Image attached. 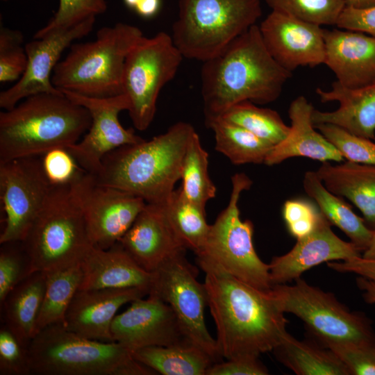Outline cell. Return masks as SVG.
I'll use <instances>...</instances> for the list:
<instances>
[{"label":"cell","instance_id":"obj_1","mask_svg":"<svg viewBox=\"0 0 375 375\" xmlns=\"http://www.w3.org/2000/svg\"><path fill=\"white\" fill-rule=\"evenodd\" d=\"M205 274L208 306L221 356L226 360L259 358L272 351L288 333L289 322L272 290H260L219 272Z\"/></svg>","mask_w":375,"mask_h":375},{"label":"cell","instance_id":"obj_2","mask_svg":"<svg viewBox=\"0 0 375 375\" xmlns=\"http://www.w3.org/2000/svg\"><path fill=\"white\" fill-rule=\"evenodd\" d=\"M203 62L205 122L220 117L242 101L259 104L274 101L292 74L271 56L256 24Z\"/></svg>","mask_w":375,"mask_h":375},{"label":"cell","instance_id":"obj_3","mask_svg":"<svg viewBox=\"0 0 375 375\" xmlns=\"http://www.w3.org/2000/svg\"><path fill=\"white\" fill-rule=\"evenodd\" d=\"M189 123L178 122L151 140L127 144L106 154L97 181L142 198L162 203L175 190L188 144L195 133Z\"/></svg>","mask_w":375,"mask_h":375},{"label":"cell","instance_id":"obj_4","mask_svg":"<svg viewBox=\"0 0 375 375\" xmlns=\"http://www.w3.org/2000/svg\"><path fill=\"white\" fill-rule=\"evenodd\" d=\"M90 124L89 111L63 92L30 96L0 112V162L67 148Z\"/></svg>","mask_w":375,"mask_h":375},{"label":"cell","instance_id":"obj_5","mask_svg":"<svg viewBox=\"0 0 375 375\" xmlns=\"http://www.w3.org/2000/svg\"><path fill=\"white\" fill-rule=\"evenodd\" d=\"M29 375H155L116 342L90 340L64 323L38 332L27 348Z\"/></svg>","mask_w":375,"mask_h":375},{"label":"cell","instance_id":"obj_6","mask_svg":"<svg viewBox=\"0 0 375 375\" xmlns=\"http://www.w3.org/2000/svg\"><path fill=\"white\" fill-rule=\"evenodd\" d=\"M144 36L138 27L126 23L100 28L94 40L70 46L53 72V85L90 97L122 94L126 58Z\"/></svg>","mask_w":375,"mask_h":375},{"label":"cell","instance_id":"obj_7","mask_svg":"<svg viewBox=\"0 0 375 375\" xmlns=\"http://www.w3.org/2000/svg\"><path fill=\"white\" fill-rule=\"evenodd\" d=\"M232 190L227 206L219 214L196 260L204 272L228 274L256 289L270 292L273 287L269 264L257 254L253 242V224L240 218L239 200L252 181L244 173L231 177Z\"/></svg>","mask_w":375,"mask_h":375},{"label":"cell","instance_id":"obj_8","mask_svg":"<svg viewBox=\"0 0 375 375\" xmlns=\"http://www.w3.org/2000/svg\"><path fill=\"white\" fill-rule=\"evenodd\" d=\"M22 242L35 271L47 273L81 263L93 246L71 184L51 185Z\"/></svg>","mask_w":375,"mask_h":375},{"label":"cell","instance_id":"obj_9","mask_svg":"<svg viewBox=\"0 0 375 375\" xmlns=\"http://www.w3.org/2000/svg\"><path fill=\"white\" fill-rule=\"evenodd\" d=\"M172 39L183 57L204 62L256 24L261 0H179Z\"/></svg>","mask_w":375,"mask_h":375},{"label":"cell","instance_id":"obj_10","mask_svg":"<svg viewBox=\"0 0 375 375\" xmlns=\"http://www.w3.org/2000/svg\"><path fill=\"white\" fill-rule=\"evenodd\" d=\"M271 292L280 309L299 318L321 344L375 342L372 321L365 314L350 310L333 294L301 277L294 285H274Z\"/></svg>","mask_w":375,"mask_h":375},{"label":"cell","instance_id":"obj_11","mask_svg":"<svg viewBox=\"0 0 375 375\" xmlns=\"http://www.w3.org/2000/svg\"><path fill=\"white\" fill-rule=\"evenodd\" d=\"M183 58L172 37L163 31L144 36L129 52L122 93L128 99V112L136 129L144 131L153 122L159 94L174 78Z\"/></svg>","mask_w":375,"mask_h":375},{"label":"cell","instance_id":"obj_12","mask_svg":"<svg viewBox=\"0 0 375 375\" xmlns=\"http://www.w3.org/2000/svg\"><path fill=\"white\" fill-rule=\"evenodd\" d=\"M186 250L166 260L152 272L148 295L167 303L175 313L190 344L209 354L215 362L222 361L216 339L207 329L205 310L208 306L204 283L197 278L198 271L185 257Z\"/></svg>","mask_w":375,"mask_h":375},{"label":"cell","instance_id":"obj_13","mask_svg":"<svg viewBox=\"0 0 375 375\" xmlns=\"http://www.w3.org/2000/svg\"><path fill=\"white\" fill-rule=\"evenodd\" d=\"M71 187L92 246L103 249L119 241L147 204L138 196L99 183L85 170Z\"/></svg>","mask_w":375,"mask_h":375},{"label":"cell","instance_id":"obj_14","mask_svg":"<svg viewBox=\"0 0 375 375\" xmlns=\"http://www.w3.org/2000/svg\"><path fill=\"white\" fill-rule=\"evenodd\" d=\"M51 188L41 156L0 162V199L5 214L0 244L24 239Z\"/></svg>","mask_w":375,"mask_h":375},{"label":"cell","instance_id":"obj_15","mask_svg":"<svg viewBox=\"0 0 375 375\" xmlns=\"http://www.w3.org/2000/svg\"><path fill=\"white\" fill-rule=\"evenodd\" d=\"M76 103L85 107L91 116V124L83 138L67 149L86 172L98 175L103 157L113 150L144 140L131 128H125L118 116L128 110L129 101L124 94L109 97H90L62 92Z\"/></svg>","mask_w":375,"mask_h":375},{"label":"cell","instance_id":"obj_16","mask_svg":"<svg viewBox=\"0 0 375 375\" xmlns=\"http://www.w3.org/2000/svg\"><path fill=\"white\" fill-rule=\"evenodd\" d=\"M96 17H92L72 28L45 34L26 44V69L20 78L0 93V107L10 110L23 99L38 94H60L52 83L53 72L65 49L75 40L90 33Z\"/></svg>","mask_w":375,"mask_h":375},{"label":"cell","instance_id":"obj_17","mask_svg":"<svg viewBox=\"0 0 375 375\" xmlns=\"http://www.w3.org/2000/svg\"><path fill=\"white\" fill-rule=\"evenodd\" d=\"M114 318L111 333L114 342L131 351L147 347L190 344L171 307L149 295L138 299Z\"/></svg>","mask_w":375,"mask_h":375},{"label":"cell","instance_id":"obj_18","mask_svg":"<svg viewBox=\"0 0 375 375\" xmlns=\"http://www.w3.org/2000/svg\"><path fill=\"white\" fill-rule=\"evenodd\" d=\"M263 42L285 69L324 64V28L316 24L272 11L258 26Z\"/></svg>","mask_w":375,"mask_h":375},{"label":"cell","instance_id":"obj_19","mask_svg":"<svg viewBox=\"0 0 375 375\" xmlns=\"http://www.w3.org/2000/svg\"><path fill=\"white\" fill-rule=\"evenodd\" d=\"M323 215L316 229L297 240L287 253L274 256L269 264L272 285L285 284L300 278L307 270L323 262L362 256L351 242L340 239Z\"/></svg>","mask_w":375,"mask_h":375},{"label":"cell","instance_id":"obj_20","mask_svg":"<svg viewBox=\"0 0 375 375\" xmlns=\"http://www.w3.org/2000/svg\"><path fill=\"white\" fill-rule=\"evenodd\" d=\"M147 294V290L138 288L78 290L68 307L64 324L84 338L114 342L111 325L118 310Z\"/></svg>","mask_w":375,"mask_h":375},{"label":"cell","instance_id":"obj_21","mask_svg":"<svg viewBox=\"0 0 375 375\" xmlns=\"http://www.w3.org/2000/svg\"><path fill=\"white\" fill-rule=\"evenodd\" d=\"M119 242L149 272L176 253L187 250L174 232L162 203H147Z\"/></svg>","mask_w":375,"mask_h":375},{"label":"cell","instance_id":"obj_22","mask_svg":"<svg viewBox=\"0 0 375 375\" xmlns=\"http://www.w3.org/2000/svg\"><path fill=\"white\" fill-rule=\"evenodd\" d=\"M324 64L345 88L375 83V38L347 29H324Z\"/></svg>","mask_w":375,"mask_h":375},{"label":"cell","instance_id":"obj_23","mask_svg":"<svg viewBox=\"0 0 375 375\" xmlns=\"http://www.w3.org/2000/svg\"><path fill=\"white\" fill-rule=\"evenodd\" d=\"M81 267L78 290L138 288L149 292L152 272L140 267L119 242L105 249L93 246Z\"/></svg>","mask_w":375,"mask_h":375},{"label":"cell","instance_id":"obj_24","mask_svg":"<svg viewBox=\"0 0 375 375\" xmlns=\"http://www.w3.org/2000/svg\"><path fill=\"white\" fill-rule=\"evenodd\" d=\"M303 96L290 103L288 115L291 121L286 138L274 145L264 164L273 166L293 157H306L320 162H341L344 158L331 143L316 128L312 121L314 110Z\"/></svg>","mask_w":375,"mask_h":375},{"label":"cell","instance_id":"obj_25","mask_svg":"<svg viewBox=\"0 0 375 375\" xmlns=\"http://www.w3.org/2000/svg\"><path fill=\"white\" fill-rule=\"evenodd\" d=\"M316 92L322 102L337 101L339 107L331 112L314 109L313 124H333L356 135L375 140V83L349 89L336 81L329 90L317 88Z\"/></svg>","mask_w":375,"mask_h":375},{"label":"cell","instance_id":"obj_26","mask_svg":"<svg viewBox=\"0 0 375 375\" xmlns=\"http://www.w3.org/2000/svg\"><path fill=\"white\" fill-rule=\"evenodd\" d=\"M316 173L327 190L348 199L361 212L368 227L375 229V165L326 161Z\"/></svg>","mask_w":375,"mask_h":375},{"label":"cell","instance_id":"obj_27","mask_svg":"<svg viewBox=\"0 0 375 375\" xmlns=\"http://www.w3.org/2000/svg\"><path fill=\"white\" fill-rule=\"evenodd\" d=\"M46 283V273L35 271L17 285L0 303L1 324L14 334L26 350L35 335Z\"/></svg>","mask_w":375,"mask_h":375},{"label":"cell","instance_id":"obj_28","mask_svg":"<svg viewBox=\"0 0 375 375\" xmlns=\"http://www.w3.org/2000/svg\"><path fill=\"white\" fill-rule=\"evenodd\" d=\"M272 352L297 375H350L338 356L315 338L299 340L288 332Z\"/></svg>","mask_w":375,"mask_h":375},{"label":"cell","instance_id":"obj_29","mask_svg":"<svg viewBox=\"0 0 375 375\" xmlns=\"http://www.w3.org/2000/svg\"><path fill=\"white\" fill-rule=\"evenodd\" d=\"M303 186L307 195L314 200L330 224L344 232L350 242L362 253L373 234V230L368 227L363 217L357 215L342 197L327 190L316 171L305 173Z\"/></svg>","mask_w":375,"mask_h":375},{"label":"cell","instance_id":"obj_30","mask_svg":"<svg viewBox=\"0 0 375 375\" xmlns=\"http://www.w3.org/2000/svg\"><path fill=\"white\" fill-rule=\"evenodd\" d=\"M131 353L137 361L162 375H206L215 362L206 352L190 344L147 347Z\"/></svg>","mask_w":375,"mask_h":375},{"label":"cell","instance_id":"obj_31","mask_svg":"<svg viewBox=\"0 0 375 375\" xmlns=\"http://www.w3.org/2000/svg\"><path fill=\"white\" fill-rule=\"evenodd\" d=\"M215 135V149L236 165L262 164L273 148L270 142L222 117L206 122Z\"/></svg>","mask_w":375,"mask_h":375},{"label":"cell","instance_id":"obj_32","mask_svg":"<svg viewBox=\"0 0 375 375\" xmlns=\"http://www.w3.org/2000/svg\"><path fill=\"white\" fill-rule=\"evenodd\" d=\"M162 205L179 241L186 249L197 253L203 246L210 227L205 209L188 200L181 188L175 189Z\"/></svg>","mask_w":375,"mask_h":375},{"label":"cell","instance_id":"obj_33","mask_svg":"<svg viewBox=\"0 0 375 375\" xmlns=\"http://www.w3.org/2000/svg\"><path fill=\"white\" fill-rule=\"evenodd\" d=\"M46 274V289L35 334L50 325L64 323L68 307L83 278L81 264Z\"/></svg>","mask_w":375,"mask_h":375},{"label":"cell","instance_id":"obj_34","mask_svg":"<svg viewBox=\"0 0 375 375\" xmlns=\"http://www.w3.org/2000/svg\"><path fill=\"white\" fill-rule=\"evenodd\" d=\"M181 191L190 201L205 209L207 202L216 195V187L208 174V153L202 147L199 135L191 138L183 157Z\"/></svg>","mask_w":375,"mask_h":375},{"label":"cell","instance_id":"obj_35","mask_svg":"<svg viewBox=\"0 0 375 375\" xmlns=\"http://www.w3.org/2000/svg\"><path fill=\"white\" fill-rule=\"evenodd\" d=\"M251 132L274 146L288 135V126L276 110L246 101L236 103L220 117Z\"/></svg>","mask_w":375,"mask_h":375},{"label":"cell","instance_id":"obj_36","mask_svg":"<svg viewBox=\"0 0 375 375\" xmlns=\"http://www.w3.org/2000/svg\"><path fill=\"white\" fill-rule=\"evenodd\" d=\"M272 11L322 25H335L346 0H265Z\"/></svg>","mask_w":375,"mask_h":375},{"label":"cell","instance_id":"obj_37","mask_svg":"<svg viewBox=\"0 0 375 375\" xmlns=\"http://www.w3.org/2000/svg\"><path fill=\"white\" fill-rule=\"evenodd\" d=\"M347 161L375 165V142L328 123L314 124Z\"/></svg>","mask_w":375,"mask_h":375},{"label":"cell","instance_id":"obj_38","mask_svg":"<svg viewBox=\"0 0 375 375\" xmlns=\"http://www.w3.org/2000/svg\"><path fill=\"white\" fill-rule=\"evenodd\" d=\"M35 271L22 241L1 244L0 303L17 285Z\"/></svg>","mask_w":375,"mask_h":375},{"label":"cell","instance_id":"obj_39","mask_svg":"<svg viewBox=\"0 0 375 375\" xmlns=\"http://www.w3.org/2000/svg\"><path fill=\"white\" fill-rule=\"evenodd\" d=\"M58 2L54 16L46 26L37 31L34 39L51 32L72 28L104 13L107 10L106 0H58Z\"/></svg>","mask_w":375,"mask_h":375},{"label":"cell","instance_id":"obj_40","mask_svg":"<svg viewBox=\"0 0 375 375\" xmlns=\"http://www.w3.org/2000/svg\"><path fill=\"white\" fill-rule=\"evenodd\" d=\"M23 41L20 31L1 26L0 82L18 81L24 74L28 58Z\"/></svg>","mask_w":375,"mask_h":375},{"label":"cell","instance_id":"obj_41","mask_svg":"<svg viewBox=\"0 0 375 375\" xmlns=\"http://www.w3.org/2000/svg\"><path fill=\"white\" fill-rule=\"evenodd\" d=\"M282 215L289 233L297 240L311 234L323 217L315 203L300 198L285 201Z\"/></svg>","mask_w":375,"mask_h":375},{"label":"cell","instance_id":"obj_42","mask_svg":"<svg viewBox=\"0 0 375 375\" xmlns=\"http://www.w3.org/2000/svg\"><path fill=\"white\" fill-rule=\"evenodd\" d=\"M350 375H375V342L365 343L327 342Z\"/></svg>","mask_w":375,"mask_h":375},{"label":"cell","instance_id":"obj_43","mask_svg":"<svg viewBox=\"0 0 375 375\" xmlns=\"http://www.w3.org/2000/svg\"><path fill=\"white\" fill-rule=\"evenodd\" d=\"M41 162L51 185H69L83 170L65 147L48 151L41 156Z\"/></svg>","mask_w":375,"mask_h":375},{"label":"cell","instance_id":"obj_44","mask_svg":"<svg viewBox=\"0 0 375 375\" xmlns=\"http://www.w3.org/2000/svg\"><path fill=\"white\" fill-rule=\"evenodd\" d=\"M0 374L29 375L26 350L3 324L0 328Z\"/></svg>","mask_w":375,"mask_h":375},{"label":"cell","instance_id":"obj_45","mask_svg":"<svg viewBox=\"0 0 375 375\" xmlns=\"http://www.w3.org/2000/svg\"><path fill=\"white\" fill-rule=\"evenodd\" d=\"M336 26L339 28L359 31L375 38V5L363 8L346 6Z\"/></svg>","mask_w":375,"mask_h":375},{"label":"cell","instance_id":"obj_46","mask_svg":"<svg viewBox=\"0 0 375 375\" xmlns=\"http://www.w3.org/2000/svg\"><path fill=\"white\" fill-rule=\"evenodd\" d=\"M267 368L259 358H245L213 363L206 375H267Z\"/></svg>","mask_w":375,"mask_h":375},{"label":"cell","instance_id":"obj_47","mask_svg":"<svg viewBox=\"0 0 375 375\" xmlns=\"http://www.w3.org/2000/svg\"><path fill=\"white\" fill-rule=\"evenodd\" d=\"M331 269L340 273H353L375 281V260L362 256L340 262H326Z\"/></svg>","mask_w":375,"mask_h":375},{"label":"cell","instance_id":"obj_48","mask_svg":"<svg viewBox=\"0 0 375 375\" xmlns=\"http://www.w3.org/2000/svg\"><path fill=\"white\" fill-rule=\"evenodd\" d=\"M160 4V0H140L134 10L144 18H151L158 12Z\"/></svg>","mask_w":375,"mask_h":375},{"label":"cell","instance_id":"obj_49","mask_svg":"<svg viewBox=\"0 0 375 375\" xmlns=\"http://www.w3.org/2000/svg\"><path fill=\"white\" fill-rule=\"evenodd\" d=\"M358 288L362 292L365 301L369 303H375V281L362 276L356 278Z\"/></svg>","mask_w":375,"mask_h":375},{"label":"cell","instance_id":"obj_50","mask_svg":"<svg viewBox=\"0 0 375 375\" xmlns=\"http://www.w3.org/2000/svg\"><path fill=\"white\" fill-rule=\"evenodd\" d=\"M362 257L366 259L375 260V229L373 230L370 242L367 249L362 252Z\"/></svg>","mask_w":375,"mask_h":375},{"label":"cell","instance_id":"obj_51","mask_svg":"<svg viewBox=\"0 0 375 375\" xmlns=\"http://www.w3.org/2000/svg\"><path fill=\"white\" fill-rule=\"evenodd\" d=\"M347 6L363 8L375 5V0H346Z\"/></svg>","mask_w":375,"mask_h":375},{"label":"cell","instance_id":"obj_52","mask_svg":"<svg viewBox=\"0 0 375 375\" xmlns=\"http://www.w3.org/2000/svg\"><path fill=\"white\" fill-rule=\"evenodd\" d=\"M140 1V0H124V2L126 6L134 10Z\"/></svg>","mask_w":375,"mask_h":375},{"label":"cell","instance_id":"obj_53","mask_svg":"<svg viewBox=\"0 0 375 375\" xmlns=\"http://www.w3.org/2000/svg\"><path fill=\"white\" fill-rule=\"evenodd\" d=\"M1 1H9V0H1Z\"/></svg>","mask_w":375,"mask_h":375}]
</instances>
